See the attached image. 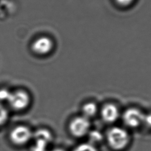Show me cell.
<instances>
[{"instance_id": "1", "label": "cell", "mask_w": 151, "mask_h": 151, "mask_svg": "<svg viewBox=\"0 0 151 151\" xmlns=\"http://www.w3.org/2000/svg\"><path fill=\"white\" fill-rule=\"evenodd\" d=\"M107 139L110 147L114 150H121L128 143L129 137L127 132L119 127H113L107 132Z\"/></svg>"}, {"instance_id": "2", "label": "cell", "mask_w": 151, "mask_h": 151, "mask_svg": "<svg viewBox=\"0 0 151 151\" xmlns=\"http://www.w3.org/2000/svg\"><path fill=\"white\" fill-rule=\"evenodd\" d=\"M30 101L29 93L24 90L18 89L11 92L7 103L14 110H22L29 106Z\"/></svg>"}, {"instance_id": "3", "label": "cell", "mask_w": 151, "mask_h": 151, "mask_svg": "<svg viewBox=\"0 0 151 151\" xmlns=\"http://www.w3.org/2000/svg\"><path fill=\"white\" fill-rule=\"evenodd\" d=\"M33 133L25 126L20 125L14 127L10 132L9 137L11 142L17 145H23L32 139Z\"/></svg>"}, {"instance_id": "4", "label": "cell", "mask_w": 151, "mask_h": 151, "mask_svg": "<svg viewBox=\"0 0 151 151\" xmlns=\"http://www.w3.org/2000/svg\"><path fill=\"white\" fill-rule=\"evenodd\" d=\"M90 127V123L88 119L82 116L74 118L70 122L69 130L73 136L80 137L88 133Z\"/></svg>"}, {"instance_id": "5", "label": "cell", "mask_w": 151, "mask_h": 151, "mask_svg": "<svg viewBox=\"0 0 151 151\" xmlns=\"http://www.w3.org/2000/svg\"><path fill=\"white\" fill-rule=\"evenodd\" d=\"M52 40L47 36L38 37L32 42L31 50L36 54L45 55L50 54L54 48Z\"/></svg>"}, {"instance_id": "6", "label": "cell", "mask_w": 151, "mask_h": 151, "mask_svg": "<svg viewBox=\"0 0 151 151\" xmlns=\"http://www.w3.org/2000/svg\"><path fill=\"white\" fill-rule=\"evenodd\" d=\"M144 114L134 108L126 110L123 115V120L126 125L130 127H136L143 123Z\"/></svg>"}, {"instance_id": "7", "label": "cell", "mask_w": 151, "mask_h": 151, "mask_svg": "<svg viewBox=\"0 0 151 151\" xmlns=\"http://www.w3.org/2000/svg\"><path fill=\"white\" fill-rule=\"evenodd\" d=\"M101 115L104 122L113 123L117 119L119 113L117 107L115 105L109 103L104 105L102 108Z\"/></svg>"}, {"instance_id": "8", "label": "cell", "mask_w": 151, "mask_h": 151, "mask_svg": "<svg viewBox=\"0 0 151 151\" xmlns=\"http://www.w3.org/2000/svg\"><path fill=\"white\" fill-rule=\"evenodd\" d=\"M32 139L34 140H41L50 144L52 140V135L48 129L42 128L33 133Z\"/></svg>"}, {"instance_id": "9", "label": "cell", "mask_w": 151, "mask_h": 151, "mask_svg": "<svg viewBox=\"0 0 151 151\" xmlns=\"http://www.w3.org/2000/svg\"><path fill=\"white\" fill-rule=\"evenodd\" d=\"M97 111V105L93 103L90 102L85 104L82 107L83 116L87 119L94 116Z\"/></svg>"}, {"instance_id": "10", "label": "cell", "mask_w": 151, "mask_h": 151, "mask_svg": "<svg viewBox=\"0 0 151 151\" xmlns=\"http://www.w3.org/2000/svg\"><path fill=\"white\" fill-rule=\"evenodd\" d=\"M34 143L31 147V151H46L48 143L41 140H34Z\"/></svg>"}, {"instance_id": "11", "label": "cell", "mask_w": 151, "mask_h": 151, "mask_svg": "<svg viewBox=\"0 0 151 151\" xmlns=\"http://www.w3.org/2000/svg\"><path fill=\"white\" fill-rule=\"evenodd\" d=\"M73 151H97L95 146L90 143H82L76 146Z\"/></svg>"}, {"instance_id": "12", "label": "cell", "mask_w": 151, "mask_h": 151, "mask_svg": "<svg viewBox=\"0 0 151 151\" xmlns=\"http://www.w3.org/2000/svg\"><path fill=\"white\" fill-rule=\"evenodd\" d=\"M103 136L100 132L94 130L89 133V140H90V143L93 145L94 143H99L102 140Z\"/></svg>"}, {"instance_id": "13", "label": "cell", "mask_w": 151, "mask_h": 151, "mask_svg": "<svg viewBox=\"0 0 151 151\" xmlns=\"http://www.w3.org/2000/svg\"><path fill=\"white\" fill-rule=\"evenodd\" d=\"M8 111L7 109L0 104V127L3 126L8 119Z\"/></svg>"}, {"instance_id": "14", "label": "cell", "mask_w": 151, "mask_h": 151, "mask_svg": "<svg viewBox=\"0 0 151 151\" xmlns=\"http://www.w3.org/2000/svg\"><path fill=\"white\" fill-rule=\"evenodd\" d=\"M11 92V91L5 88L1 89L0 90V102H2V101L8 102Z\"/></svg>"}, {"instance_id": "15", "label": "cell", "mask_w": 151, "mask_h": 151, "mask_svg": "<svg viewBox=\"0 0 151 151\" xmlns=\"http://www.w3.org/2000/svg\"><path fill=\"white\" fill-rule=\"evenodd\" d=\"M134 0H115L116 2L122 6H127L132 4Z\"/></svg>"}, {"instance_id": "16", "label": "cell", "mask_w": 151, "mask_h": 151, "mask_svg": "<svg viewBox=\"0 0 151 151\" xmlns=\"http://www.w3.org/2000/svg\"><path fill=\"white\" fill-rule=\"evenodd\" d=\"M143 123H145V124L149 127H151V114H144Z\"/></svg>"}, {"instance_id": "17", "label": "cell", "mask_w": 151, "mask_h": 151, "mask_svg": "<svg viewBox=\"0 0 151 151\" xmlns=\"http://www.w3.org/2000/svg\"><path fill=\"white\" fill-rule=\"evenodd\" d=\"M50 151H65L64 150L62 149H60V148H55V149H54Z\"/></svg>"}]
</instances>
